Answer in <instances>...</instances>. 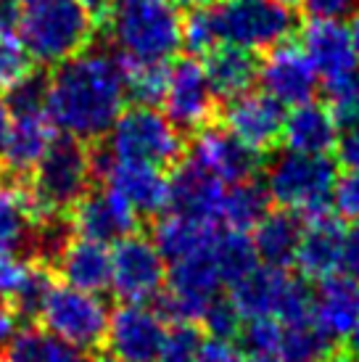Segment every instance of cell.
Instances as JSON below:
<instances>
[{"mask_svg":"<svg viewBox=\"0 0 359 362\" xmlns=\"http://www.w3.org/2000/svg\"><path fill=\"white\" fill-rule=\"evenodd\" d=\"M127 103L124 64L114 53L82 51L64 61L45 85V111L71 141H95L111 130Z\"/></svg>","mask_w":359,"mask_h":362,"instance_id":"1","label":"cell"},{"mask_svg":"<svg viewBox=\"0 0 359 362\" xmlns=\"http://www.w3.org/2000/svg\"><path fill=\"white\" fill-rule=\"evenodd\" d=\"M109 37L124 66H167L182 48V16L172 0H124L111 13Z\"/></svg>","mask_w":359,"mask_h":362,"instance_id":"2","label":"cell"},{"mask_svg":"<svg viewBox=\"0 0 359 362\" xmlns=\"http://www.w3.org/2000/svg\"><path fill=\"white\" fill-rule=\"evenodd\" d=\"M16 35L32 61L59 66L88 51L95 35L93 8L80 0H35L21 6Z\"/></svg>","mask_w":359,"mask_h":362,"instance_id":"3","label":"cell"},{"mask_svg":"<svg viewBox=\"0 0 359 362\" xmlns=\"http://www.w3.org/2000/svg\"><path fill=\"white\" fill-rule=\"evenodd\" d=\"M93 175V156L85 151L80 141H53V146L32 170V191L27 196L35 222L53 220L64 211L74 209L90 193Z\"/></svg>","mask_w":359,"mask_h":362,"instance_id":"4","label":"cell"},{"mask_svg":"<svg viewBox=\"0 0 359 362\" xmlns=\"http://www.w3.org/2000/svg\"><path fill=\"white\" fill-rule=\"evenodd\" d=\"M339 180L336 164L328 156H312L299 151H280L267 164L264 191L269 202L296 217L328 214L333 188Z\"/></svg>","mask_w":359,"mask_h":362,"instance_id":"5","label":"cell"},{"mask_svg":"<svg viewBox=\"0 0 359 362\" xmlns=\"http://www.w3.org/2000/svg\"><path fill=\"white\" fill-rule=\"evenodd\" d=\"M209 16L220 45L240 51H272L286 42L296 27L293 8L278 0H217Z\"/></svg>","mask_w":359,"mask_h":362,"instance_id":"6","label":"cell"},{"mask_svg":"<svg viewBox=\"0 0 359 362\" xmlns=\"http://www.w3.org/2000/svg\"><path fill=\"white\" fill-rule=\"evenodd\" d=\"M106 156L151 167H172L182 153V132L156 106L124 109L106 132Z\"/></svg>","mask_w":359,"mask_h":362,"instance_id":"7","label":"cell"},{"mask_svg":"<svg viewBox=\"0 0 359 362\" xmlns=\"http://www.w3.org/2000/svg\"><path fill=\"white\" fill-rule=\"evenodd\" d=\"M230 302L243 320L275 317L286 325L312 322V291L307 288V283L290 275L286 267L259 264L246 278L230 286Z\"/></svg>","mask_w":359,"mask_h":362,"instance_id":"8","label":"cell"},{"mask_svg":"<svg viewBox=\"0 0 359 362\" xmlns=\"http://www.w3.org/2000/svg\"><path fill=\"white\" fill-rule=\"evenodd\" d=\"M37 317L42 328L59 336L61 341L71 344L82 352H90L106 344L111 312L98 293L82 291L64 283V286H50Z\"/></svg>","mask_w":359,"mask_h":362,"instance_id":"9","label":"cell"},{"mask_svg":"<svg viewBox=\"0 0 359 362\" xmlns=\"http://www.w3.org/2000/svg\"><path fill=\"white\" fill-rule=\"evenodd\" d=\"M217 241V238H214ZM225 281L214 259V243L204 252L172 262L164 281L161 315L172 322H196L214 299H220Z\"/></svg>","mask_w":359,"mask_h":362,"instance_id":"10","label":"cell"},{"mask_svg":"<svg viewBox=\"0 0 359 362\" xmlns=\"http://www.w3.org/2000/svg\"><path fill=\"white\" fill-rule=\"evenodd\" d=\"M164 281L167 262L151 238L130 233L114 243L109 288L122 302H151L161 293Z\"/></svg>","mask_w":359,"mask_h":362,"instance_id":"11","label":"cell"},{"mask_svg":"<svg viewBox=\"0 0 359 362\" xmlns=\"http://www.w3.org/2000/svg\"><path fill=\"white\" fill-rule=\"evenodd\" d=\"M217 93L211 88L204 64L196 59H182L167 71L164 90V114L167 119L182 130H204L217 111Z\"/></svg>","mask_w":359,"mask_h":362,"instance_id":"12","label":"cell"},{"mask_svg":"<svg viewBox=\"0 0 359 362\" xmlns=\"http://www.w3.org/2000/svg\"><path fill=\"white\" fill-rule=\"evenodd\" d=\"M164 336L161 310L148 307V302H124L111 312L106 344L122 362H159Z\"/></svg>","mask_w":359,"mask_h":362,"instance_id":"13","label":"cell"},{"mask_svg":"<svg viewBox=\"0 0 359 362\" xmlns=\"http://www.w3.org/2000/svg\"><path fill=\"white\" fill-rule=\"evenodd\" d=\"M257 80L261 82V93L286 109V106H301L314 101V93L319 88V77L312 66L310 56L296 42H280L261 59Z\"/></svg>","mask_w":359,"mask_h":362,"instance_id":"14","label":"cell"},{"mask_svg":"<svg viewBox=\"0 0 359 362\" xmlns=\"http://www.w3.org/2000/svg\"><path fill=\"white\" fill-rule=\"evenodd\" d=\"M95 175L103 180V188L114 191L130 204L135 214H159L170 204V177L151 164L135 161H117L98 153L93 159Z\"/></svg>","mask_w":359,"mask_h":362,"instance_id":"15","label":"cell"},{"mask_svg":"<svg viewBox=\"0 0 359 362\" xmlns=\"http://www.w3.org/2000/svg\"><path fill=\"white\" fill-rule=\"evenodd\" d=\"M301 48L310 56L325 90L341 82H349L359 74V61L341 19H312L304 27Z\"/></svg>","mask_w":359,"mask_h":362,"instance_id":"16","label":"cell"},{"mask_svg":"<svg viewBox=\"0 0 359 362\" xmlns=\"http://www.w3.org/2000/svg\"><path fill=\"white\" fill-rule=\"evenodd\" d=\"M222 119L230 135H235L254 153H264L283 138L286 111L267 93L249 90L235 98H228Z\"/></svg>","mask_w":359,"mask_h":362,"instance_id":"17","label":"cell"},{"mask_svg":"<svg viewBox=\"0 0 359 362\" xmlns=\"http://www.w3.org/2000/svg\"><path fill=\"white\" fill-rule=\"evenodd\" d=\"M225 193H228L225 182L199 167L193 159H185L170 177L167 209L206 225H220Z\"/></svg>","mask_w":359,"mask_h":362,"instance_id":"18","label":"cell"},{"mask_svg":"<svg viewBox=\"0 0 359 362\" xmlns=\"http://www.w3.org/2000/svg\"><path fill=\"white\" fill-rule=\"evenodd\" d=\"M199 167L211 172L225 185L251 180L257 172V153L230 135L225 127H204L190 146V156Z\"/></svg>","mask_w":359,"mask_h":362,"instance_id":"19","label":"cell"},{"mask_svg":"<svg viewBox=\"0 0 359 362\" xmlns=\"http://www.w3.org/2000/svg\"><path fill=\"white\" fill-rule=\"evenodd\" d=\"M71 211H74L71 214L74 233L88 241L117 243L119 238L135 233V225H138L135 209L109 188L88 193Z\"/></svg>","mask_w":359,"mask_h":362,"instance_id":"20","label":"cell"},{"mask_svg":"<svg viewBox=\"0 0 359 362\" xmlns=\"http://www.w3.org/2000/svg\"><path fill=\"white\" fill-rule=\"evenodd\" d=\"M310 320L328 341L349 339L359 320V283L343 275L317 281V288L312 291Z\"/></svg>","mask_w":359,"mask_h":362,"instance_id":"21","label":"cell"},{"mask_svg":"<svg viewBox=\"0 0 359 362\" xmlns=\"http://www.w3.org/2000/svg\"><path fill=\"white\" fill-rule=\"evenodd\" d=\"M341 138V122L330 106L317 101H307L293 106L283 122V141L288 151L328 156Z\"/></svg>","mask_w":359,"mask_h":362,"instance_id":"22","label":"cell"},{"mask_svg":"<svg viewBox=\"0 0 359 362\" xmlns=\"http://www.w3.org/2000/svg\"><path fill=\"white\" fill-rule=\"evenodd\" d=\"M53 122L48 111H35V114H16L11 117L6 141L0 148L6 170L13 175H24L37 167V161L45 156L56 135H53Z\"/></svg>","mask_w":359,"mask_h":362,"instance_id":"23","label":"cell"},{"mask_svg":"<svg viewBox=\"0 0 359 362\" xmlns=\"http://www.w3.org/2000/svg\"><path fill=\"white\" fill-rule=\"evenodd\" d=\"M341 238H343V228L333 217L328 214L310 217L301 230L299 252H296L299 270L314 281L339 275Z\"/></svg>","mask_w":359,"mask_h":362,"instance_id":"24","label":"cell"},{"mask_svg":"<svg viewBox=\"0 0 359 362\" xmlns=\"http://www.w3.org/2000/svg\"><path fill=\"white\" fill-rule=\"evenodd\" d=\"M56 264L66 286L93 293H100L109 286L111 252L106 249V243L88 241V238L69 241L56 257Z\"/></svg>","mask_w":359,"mask_h":362,"instance_id":"25","label":"cell"},{"mask_svg":"<svg viewBox=\"0 0 359 362\" xmlns=\"http://www.w3.org/2000/svg\"><path fill=\"white\" fill-rule=\"evenodd\" d=\"M301 230H304V225L296 214H290L286 209L267 211L259 220V225L254 228V235H251L261 264H267V267L293 264L296 252H299Z\"/></svg>","mask_w":359,"mask_h":362,"instance_id":"26","label":"cell"},{"mask_svg":"<svg viewBox=\"0 0 359 362\" xmlns=\"http://www.w3.org/2000/svg\"><path fill=\"white\" fill-rule=\"evenodd\" d=\"M217 225H206V222L190 220V217H182V214H167L164 220L156 225V233H153V243L161 252L164 262L172 264V262H180L185 257H193V254L209 249L214 238H217Z\"/></svg>","mask_w":359,"mask_h":362,"instance_id":"27","label":"cell"},{"mask_svg":"<svg viewBox=\"0 0 359 362\" xmlns=\"http://www.w3.org/2000/svg\"><path fill=\"white\" fill-rule=\"evenodd\" d=\"M204 69L209 74V82L217 95L235 98L240 93L251 90V85L257 82L259 64L254 61V56H251L249 51L220 45L217 51H211L209 56H206Z\"/></svg>","mask_w":359,"mask_h":362,"instance_id":"28","label":"cell"},{"mask_svg":"<svg viewBox=\"0 0 359 362\" xmlns=\"http://www.w3.org/2000/svg\"><path fill=\"white\" fill-rule=\"evenodd\" d=\"M269 211V196L264 185L254 180H243L235 185H228L225 202H222L220 222L228 230L249 233L254 230L259 220Z\"/></svg>","mask_w":359,"mask_h":362,"instance_id":"29","label":"cell"},{"mask_svg":"<svg viewBox=\"0 0 359 362\" xmlns=\"http://www.w3.org/2000/svg\"><path fill=\"white\" fill-rule=\"evenodd\" d=\"M6 362H88V357L82 349L61 341L45 328H30L11 339Z\"/></svg>","mask_w":359,"mask_h":362,"instance_id":"30","label":"cell"},{"mask_svg":"<svg viewBox=\"0 0 359 362\" xmlns=\"http://www.w3.org/2000/svg\"><path fill=\"white\" fill-rule=\"evenodd\" d=\"M35 225L30 196L13 185L0 188V252H19L32 238Z\"/></svg>","mask_w":359,"mask_h":362,"instance_id":"31","label":"cell"},{"mask_svg":"<svg viewBox=\"0 0 359 362\" xmlns=\"http://www.w3.org/2000/svg\"><path fill=\"white\" fill-rule=\"evenodd\" d=\"M214 259H217V267H220V275H222V281H225V286L238 283L240 278H246L251 270H257L261 264L259 257H257V249H254L251 235L240 230L217 233Z\"/></svg>","mask_w":359,"mask_h":362,"instance_id":"32","label":"cell"},{"mask_svg":"<svg viewBox=\"0 0 359 362\" xmlns=\"http://www.w3.org/2000/svg\"><path fill=\"white\" fill-rule=\"evenodd\" d=\"M330 352H333V341H328L312 322H296L283 328L278 349V357L283 362H325Z\"/></svg>","mask_w":359,"mask_h":362,"instance_id":"33","label":"cell"},{"mask_svg":"<svg viewBox=\"0 0 359 362\" xmlns=\"http://www.w3.org/2000/svg\"><path fill=\"white\" fill-rule=\"evenodd\" d=\"M167 66L159 64H138V66H124L127 77V95L138 106H156L164 98L167 90Z\"/></svg>","mask_w":359,"mask_h":362,"instance_id":"34","label":"cell"},{"mask_svg":"<svg viewBox=\"0 0 359 362\" xmlns=\"http://www.w3.org/2000/svg\"><path fill=\"white\" fill-rule=\"evenodd\" d=\"M32 74V59L16 32H0V93L16 88Z\"/></svg>","mask_w":359,"mask_h":362,"instance_id":"35","label":"cell"},{"mask_svg":"<svg viewBox=\"0 0 359 362\" xmlns=\"http://www.w3.org/2000/svg\"><path fill=\"white\" fill-rule=\"evenodd\" d=\"M201 341V331L193 322H172L161 344L159 362H196Z\"/></svg>","mask_w":359,"mask_h":362,"instance_id":"36","label":"cell"},{"mask_svg":"<svg viewBox=\"0 0 359 362\" xmlns=\"http://www.w3.org/2000/svg\"><path fill=\"white\" fill-rule=\"evenodd\" d=\"M283 328H286V325L280 320H275V317L246 320V325H243L238 333L240 346L249 354H275V357H278Z\"/></svg>","mask_w":359,"mask_h":362,"instance_id":"37","label":"cell"},{"mask_svg":"<svg viewBox=\"0 0 359 362\" xmlns=\"http://www.w3.org/2000/svg\"><path fill=\"white\" fill-rule=\"evenodd\" d=\"M182 45L196 56H209L211 51L220 48V40H217V32H214L209 16V6L193 8L188 19H182Z\"/></svg>","mask_w":359,"mask_h":362,"instance_id":"38","label":"cell"},{"mask_svg":"<svg viewBox=\"0 0 359 362\" xmlns=\"http://www.w3.org/2000/svg\"><path fill=\"white\" fill-rule=\"evenodd\" d=\"M35 272V264L19 252H0V299L13 302Z\"/></svg>","mask_w":359,"mask_h":362,"instance_id":"39","label":"cell"},{"mask_svg":"<svg viewBox=\"0 0 359 362\" xmlns=\"http://www.w3.org/2000/svg\"><path fill=\"white\" fill-rule=\"evenodd\" d=\"M201 322L209 331V336H214V339H230V341H235L240 328H243V317L238 315V310L233 307L230 299H222V296L206 307Z\"/></svg>","mask_w":359,"mask_h":362,"instance_id":"40","label":"cell"},{"mask_svg":"<svg viewBox=\"0 0 359 362\" xmlns=\"http://www.w3.org/2000/svg\"><path fill=\"white\" fill-rule=\"evenodd\" d=\"M330 204L336 206L339 217L349 222H359V172L346 170V175L336 180Z\"/></svg>","mask_w":359,"mask_h":362,"instance_id":"41","label":"cell"},{"mask_svg":"<svg viewBox=\"0 0 359 362\" xmlns=\"http://www.w3.org/2000/svg\"><path fill=\"white\" fill-rule=\"evenodd\" d=\"M339 275L359 283V222H351V228L343 230L339 254Z\"/></svg>","mask_w":359,"mask_h":362,"instance_id":"42","label":"cell"},{"mask_svg":"<svg viewBox=\"0 0 359 362\" xmlns=\"http://www.w3.org/2000/svg\"><path fill=\"white\" fill-rule=\"evenodd\" d=\"M196 362H243V360H240V349L235 346V341L209 336V339L201 341Z\"/></svg>","mask_w":359,"mask_h":362,"instance_id":"43","label":"cell"},{"mask_svg":"<svg viewBox=\"0 0 359 362\" xmlns=\"http://www.w3.org/2000/svg\"><path fill=\"white\" fill-rule=\"evenodd\" d=\"M312 19H343L359 6V0H301Z\"/></svg>","mask_w":359,"mask_h":362,"instance_id":"44","label":"cell"},{"mask_svg":"<svg viewBox=\"0 0 359 362\" xmlns=\"http://www.w3.org/2000/svg\"><path fill=\"white\" fill-rule=\"evenodd\" d=\"M339 161L349 172H359V124H349V130L339 138Z\"/></svg>","mask_w":359,"mask_h":362,"instance_id":"45","label":"cell"},{"mask_svg":"<svg viewBox=\"0 0 359 362\" xmlns=\"http://www.w3.org/2000/svg\"><path fill=\"white\" fill-rule=\"evenodd\" d=\"M16 325H19L16 307L6 299H0V346H8L11 339L16 336Z\"/></svg>","mask_w":359,"mask_h":362,"instance_id":"46","label":"cell"},{"mask_svg":"<svg viewBox=\"0 0 359 362\" xmlns=\"http://www.w3.org/2000/svg\"><path fill=\"white\" fill-rule=\"evenodd\" d=\"M21 8L16 0H0V32H16Z\"/></svg>","mask_w":359,"mask_h":362,"instance_id":"47","label":"cell"},{"mask_svg":"<svg viewBox=\"0 0 359 362\" xmlns=\"http://www.w3.org/2000/svg\"><path fill=\"white\" fill-rule=\"evenodd\" d=\"M346 32H349L351 48H354V56L359 61V6L349 13V27H346Z\"/></svg>","mask_w":359,"mask_h":362,"instance_id":"48","label":"cell"},{"mask_svg":"<svg viewBox=\"0 0 359 362\" xmlns=\"http://www.w3.org/2000/svg\"><path fill=\"white\" fill-rule=\"evenodd\" d=\"M8 124H11L8 106H6V101L0 98V148H3V141H6V132H8Z\"/></svg>","mask_w":359,"mask_h":362,"instance_id":"49","label":"cell"},{"mask_svg":"<svg viewBox=\"0 0 359 362\" xmlns=\"http://www.w3.org/2000/svg\"><path fill=\"white\" fill-rule=\"evenodd\" d=\"M325 362H359V357L354 352H330Z\"/></svg>","mask_w":359,"mask_h":362,"instance_id":"50","label":"cell"},{"mask_svg":"<svg viewBox=\"0 0 359 362\" xmlns=\"http://www.w3.org/2000/svg\"><path fill=\"white\" fill-rule=\"evenodd\" d=\"M175 6H185V8H201V6H209L211 0H172Z\"/></svg>","mask_w":359,"mask_h":362,"instance_id":"51","label":"cell"},{"mask_svg":"<svg viewBox=\"0 0 359 362\" xmlns=\"http://www.w3.org/2000/svg\"><path fill=\"white\" fill-rule=\"evenodd\" d=\"M246 362H283V360L275 357V354H249V360Z\"/></svg>","mask_w":359,"mask_h":362,"instance_id":"52","label":"cell"},{"mask_svg":"<svg viewBox=\"0 0 359 362\" xmlns=\"http://www.w3.org/2000/svg\"><path fill=\"white\" fill-rule=\"evenodd\" d=\"M349 344H351V352L359 357V320H357V325H354V331H351V336H349Z\"/></svg>","mask_w":359,"mask_h":362,"instance_id":"53","label":"cell"},{"mask_svg":"<svg viewBox=\"0 0 359 362\" xmlns=\"http://www.w3.org/2000/svg\"><path fill=\"white\" fill-rule=\"evenodd\" d=\"M95 362H122V360H119V357H114V354H100Z\"/></svg>","mask_w":359,"mask_h":362,"instance_id":"54","label":"cell"},{"mask_svg":"<svg viewBox=\"0 0 359 362\" xmlns=\"http://www.w3.org/2000/svg\"><path fill=\"white\" fill-rule=\"evenodd\" d=\"M278 3H283V6H288V8H296L301 0H278Z\"/></svg>","mask_w":359,"mask_h":362,"instance_id":"55","label":"cell"},{"mask_svg":"<svg viewBox=\"0 0 359 362\" xmlns=\"http://www.w3.org/2000/svg\"><path fill=\"white\" fill-rule=\"evenodd\" d=\"M111 3H117V6H119V3H124V0H111Z\"/></svg>","mask_w":359,"mask_h":362,"instance_id":"56","label":"cell"}]
</instances>
